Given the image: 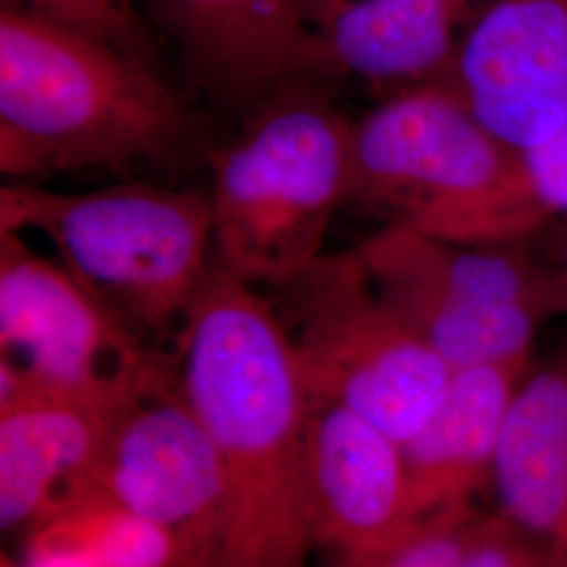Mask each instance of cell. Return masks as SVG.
Returning a JSON list of instances; mask_svg holds the SVG:
<instances>
[{"mask_svg": "<svg viewBox=\"0 0 567 567\" xmlns=\"http://www.w3.org/2000/svg\"><path fill=\"white\" fill-rule=\"evenodd\" d=\"M163 362L65 265L0 231V385L122 400Z\"/></svg>", "mask_w": 567, "mask_h": 567, "instance_id": "obj_7", "label": "cell"}, {"mask_svg": "<svg viewBox=\"0 0 567 567\" xmlns=\"http://www.w3.org/2000/svg\"><path fill=\"white\" fill-rule=\"evenodd\" d=\"M550 567H567V555L553 553V564H550Z\"/></svg>", "mask_w": 567, "mask_h": 567, "instance_id": "obj_26", "label": "cell"}, {"mask_svg": "<svg viewBox=\"0 0 567 567\" xmlns=\"http://www.w3.org/2000/svg\"><path fill=\"white\" fill-rule=\"evenodd\" d=\"M353 122L301 95L276 102L210 156L215 261L274 288L324 255L334 215L349 203Z\"/></svg>", "mask_w": 567, "mask_h": 567, "instance_id": "obj_4", "label": "cell"}, {"mask_svg": "<svg viewBox=\"0 0 567 567\" xmlns=\"http://www.w3.org/2000/svg\"><path fill=\"white\" fill-rule=\"evenodd\" d=\"M330 2H334V0H313V18H316V21H318V16L324 11Z\"/></svg>", "mask_w": 567, "mask_h": 567, "instance_id": "obj_25", "label": "cell"}, {"mask_svg": "<svg viewBox=\"0 0 567 567\" xmlns=\"http://www.w3.org/2000/svg\"><path fill=\"white\" fill-rule=\"evenodd\" d=\"M0 567H21V564H18L16 559H11L9 555H2L0 557Z\"/></svg>", "mask_w": 567, "mask_h": 567, "instance_id": "obj_27", "label": "cell"}, {"mask_svg": "<svg viewBox=\"0 0 567 567\" xmlns=\"http://www.w3.org/2000/svg\"><path fill=\"white\" fill-rule=\"evenodd\" d=\"M567 217V121L517 152L507 175L473 204L446 240L505 246Z\"/></svg>", "mask_w": 567, "mask_h": 567, "instance_id": "obj_17", "label": "cell"}, {"mask_svg": "<svg viewBox=\"0 0 567 567\" xmlns=\"http://www.w3.org/2000/svg\"><path fill=\"white\" fill-rule=\"evenodd\" d=\"M555 271H557V278H559V284H561V290H564L567 313V234L566 240H564V252H561V265H559V269H555Z\"/></svg>", "mask_w": 567, "mask_h": 567, "instance_id": "obj_24", "label": "cell"}, {"mask_svg": "<svg viewBox=\"0 0 567 567\" xmlns=\"http://www.w3.org/2000/svg\"><path fill=\"white\" fill-rule=\"evenodd\" d=\"M2 4L58 21L126 53L140 44V25L126 0H2Z\"/></svg>", "mask_w": 567, "mask_h": 567, "instance_id": "obj_20", "label": "cell"}, {"mask_svg": "<svg viewBox=\"0 0 567 567\" xmlns=\"http://www.w3.org/2000/svg\"><path fill=\"white\" fill-rule=\"evenodd\" d=\"M515 156L447 84L410 86L353 122L349 203L447 238Z\"/></svg>", "mask_w": 567, "mask_h": 567, "instance_id": "obj_6", "label": "cell"}, {"mask_svg": "<svg viewBox=\"0 0 567 567\" xmlns=\"http://www.w3.org/2000/svg\"><path fill=\"white\" fill-rule=\"evenodd\" d=\"M131 395L102 400L34 385H0L2 529H30L91 492L110 423Z\"/></svg>", "mask_w": 567, "mask_h": 567, "instance_id": "obj_11", "label": "cell"}, {"mask_svg": "<svg viewBox=\"0 0 567 567\" xmlns=\"http://www.w3.org/2000/svg\"><path fill=\"white\" fill-rule=\"evenodd\" d=\"M471 522L468 511L435 515L419 522L395 545L362 557H341L334 567H461Z\"/></svg>", "mask_w": 567, "mask_h": 567, "instance_id": "obj_19", "label": "cell"}, {"mask_svg": "<svg viewBox=\"0 0 567 567\" xmlns=\"http://www.w3.org/2000/svg\"><path fill=\"white\" fill-rule=\"evenodd\" d=\"M189 133L187 107L137 58L0 7V171L9 182L163 163Z\"/></svg>", "mask_w": 567, "mask_h": 567, "instance_id": "obj_2", "label": "cell"}, {"mask_svg": "<svg viewBox=\"0 0 567 567\" xmlns=\"http://www.w3.org/2000/svg\"><path fill=\"white\" fill-rule=\"evenodd\" d=\"M503 517L567 555V368L526 374L489 468Z\"/></svg>", "mask_w": 567, "mask_h": 567, "instance_id": "obj_16", "label": "cell"}, {"mask_svg": "<svg viewBox=\"0 0 567 567\" xmlns=\"http://www.w3.org/2000/svg\"><path fill=\"white\" fill-rule=\"evenodd\" d=\"M91 489L171 529L196 557L221 550L224 468L171 360L114 414Z\"/></svg>", "mask_w": 567, "mask_h": 567, "instance_id": "obj_8", "label": "cell"}, {"mask_svg": "<svg viewBox=\"0 0 567 567\" xmlns=\"http://www.w3.org/2000/svg\"><path fill=\"white\" fill-rule=\"evenodd\" d=\"M383 295L526 309L547 320L566 313L557 271L484 244L437 238L410 225L386 224L355 246Z\"/></svg>", "mask_w": 567, "mask_h": 567, "instance_id": "obj_13", "label": "cell"}, {"mask_svg": "<svg viewBox=\"0 0 567 567\" xmlns=\"http://www.w3.org/2000/svg\"><path fill=\"white\" fill-rule=\"evenodd\" d=\"M42 522H53L76 536L84 547L93 550L103 567H187L203 559L171 529L122 507L95 489Z\"/></svg>", "mask_w": 567, "mask_h": 567, "instance_id": "obj_18", "label": "cell"}, {"mask_svg": "<svg viewBox=\"0 0 567 567\" xmlns=\"http://www.w3.org/2000/svg\"><path fill=\"white\" fill-rule=\"evenodd\" d=\"M194 70L231 100L318 74L313 0H161Z\"/></svg>", "mask_w": 567, "mask_h": 567, "instance_id": "obj_12", "label": "cell"}, {"mask_svg": "<svg viewBox=\"0 0 567 567\" xmlns=\"http://www.w3.org/2000/svg\"><path fill=\"white\" fill-rule=\"evenodd\" d=\"M187 567H243L238 566V564H234V561H229L227 557H225L221 550H217V553H213V555H208V557H203V559H198V561H194V564H189Z\"/></svg>", "mask_w": 567, "mask_h": 567, "instance_id": "obj_23", "label": "cell"}, {"mask_svg": "<svg viewBox=\"0 0 567 567\" xmlns=\"http://www.w3.org/2000/svg\"><path fill=\"white\" fill-rule=\"evenodd\" d=\"M526 374L527 364L454 370L431 419L402 444L419 522L463 513L468 496L489 480L508 405Z\"/></svg>", "mask_w": 567, "mask_h": 567, "instance_id": "obj_15", "label": "cell"}, {"mask_svg": "<svg viewBox=\"0 0 567 567\" xmlns=\"http://www.w3.org/2000/svg\"><path fill=\"white\" fill-rule=\"evenodd\" d=\"M267 290L309 398L351 408L400 444L423 429L454 370L386 305L355 248Z\"/></svg>", "mask_w": 567, "mask_h": 567, "instance_id": "obj_5", "label": "cell"}, {"mask_svg": "<svg viewBox=\"0 0 567 567\" xmlns=\"http://www.w3.org/2000/svg\"><path fill=\"white\" fill-rule=\"evenodd\" d=\"M553 550L503 515L471 522L461 567H550Z\"/></svg>", "mask_w": 567, "mask_h": 567, "instance_id": "obj_21", "label": "cell"}, {"mask_svg": "<svg viewBox=\"0 0 567 567\" xmlns=\"http://www.w3.org/2000/svg\"><path fill=\"white\" fill-rule=\"evenodd\" d=\"M21 567H103L93 550L53 522L28 529Z\"/></svg>", "mask_w": 567, "mask_h": 567, "instance_id": "obj_22", "label": "cell"}, {"mask_svg": "<svg viewBox=\"0 0 567 567\" xmlns=\"http://www.w3.org/2000/svg\"><path fill=\"white\" fill-rule=\"evenodd\" d=\"M480 0H334L318 16V74L410 86L446 82Z\"/></svg>", "mask_w": 567, "mask_h": 567, "instance_id": "obj_14", "label": "cell"}, {"mask_svg": "<svg viewBox=\"0 0 567 567\" xmlns=\"http://www.w3.org/2000/svg\"><path fill=\"white\" fill-rule=\"evenodd\" d=\"M175 383L219 454L221 553L243 567H303L309 389L261 286L213 264L177 328Z\"/></svg>", "mask_w": 567, "mask_h": 567, "instance_id": "obj_1", "label": "cell"}, {"mask_svg": "<svg viewBox=\"0 0 567 567\" xmlns=\"http://www.w3.org/2000/svg\"><path fill=\"white\" fill-rule=\"evenodd\" d=\"M0 231L41 234L84 286L140 334L179 328L215 264L208 196L150 183L0 189Z\"/></svg>", "mask_w": 567, "mask_h": 567, "instance_id": "obj_3", "label": "cell"}, {"mask_svg": "<svg viewBox=\"0 0 567 567\" xmlns=\"http://www.w3.org/2000/svg\"><path fill=\"white\" fill-rule=\"evenodd\" d=\"M305 489L313 543L339 559L383 550L419 526L402 444L332 400L309 402Z\"/></svg>", "mask_w": 567, "mask_h": 567, "instance_id": "obj_10", "label": "cell"}, {"mask_svg": "<svg viewBox=\"0 0 567 567\" xmlns=\"http://www.w3.org/2000/svg\"><path fill=\"white\" fill-rule=\"evenodd\" d=\"M447 84L515 152L567 121V0H494L461 39Z\"/></svg>", "mask_w": 567, "mask_h": 567, "instance_id": "obj_9", "label": "cell"}]
</instances>
